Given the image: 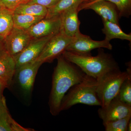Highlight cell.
Masks as SVG:
<instances>
[{
  "mask_svg": "<svg viewBox=\"0 0 131 131\" xmlns=\"http://www.w3.org/2000/svg\"><path fill=\"white\" fill-rule=\"evenodd\" d=\"M31 0H0V6L13 12L19 5L28 3Z\"/></svg>",
  "mask_w": 131,
  "mask_h": 131,
  "instance_id": "24",
  "label": "cell"
},
{
  "mask_svg": "<svg viewBox=\"0 0 131 131\" xmlns=\"http://www.w3.org/2000/svg\"><path fill=\"white\" fill-rule=\"evenodd\" d=\"M32 39L26 31L14 27L4 38L5 50L14 57L21 52Z\"/></svg>",
  "mask_w": 131,
  "mask_h": 131,
  "instance_id": "10",
  "label": "cell"
},
{
  "mask_svg": "<svg viewBox=\"0 0 131 131\" xmlns=\"http://www.w3.org/2000/svg\"><path fill=\"white\" fill-rule=\"evenodd\" d=\"M6 88H7V87L5 83L0 80V95H3V91Z\"/></svg>",
  "mask_w": 131,
  "mask_h": 131,
  "instance_id": "28",
  "label": "cell"
},
{
  "mask_svg": "<svg viewBox=\"0 0 131 131\" xmlns=\"http://www.w3.org/2000/svg\"><path fill=\"white\" fill-rule=\"evenodd\" d=\"M117 96L124 103L131 106V76L122 82Z\"/></svg>",
  "mask_w": 131,
  "mask_h": 131,
  "instance_id": "23",
  "label": "cell"
},
{
  "mask_svg": "<svg viewBox=\"0 0 131 131\" xmlns=\"http://www.w3.org/2000/svg\"><path fill=\"white\" fill-rule=\"evenodd\" d=\"M57 63L52 77L49 105L50 112L57 116L64 96L71 87L84 79L86 74L77 66L65 59L62 55L57 58Z\"/></svg>",
  "mask_w": 131,
  "mask_h": 131,
  "instance_id": "1",
  "label": "cell"
},
{
  "mask_svg": "<svg viewBox=\"0 0 131 131\" xmlns=\"http://www.w3.org/2000/svg\"><path fill=\"white\" fill-rule=\"evenodd\" d=\"M103 27V33L105 35V39L110 42L114 39H119L131 41V34L126 33L122 30L119 25L107 20L102 19Z\"/></svg>",
  "mask_w": 131,
  "mask_h": 131,
  "instance_id": "15",
  "label": "cell"
},
{
  "mask_svg": "<svg viewBox=\"0 0 131 131\" xmlns=\"http://www.w3.org/2000/svg\"><path fill=\"white\" fill-rule=\"evenodd\" d=\"M62 55L80 68L86 75L96 79L108 71L119 68L113 57L103 51H99L95 56L81 55L66 50Z\"/></svg>",
  "mask_w": 131,
  "mask_h": 131,
  "instance_id": "2",
  "label": "cell"
},
{
  "mask_svg": "<svg viewBox=\"0 0 131 131\" xmlns=\"http://www.w3.org/2000/svg\"><path fill=\"white\" fill-rule=\"evenodd\" d=\"M4 39V38L0 36V53L5 50Z\"/></svg>",
  "mask_w": 131,
  "mask_h": 131,
  "instance_id": "27",
  "label": "cell"
},
{
  "mask_svg": "<svg viewBox=\"0 0 131 131\" xmlns=\"http://www.w3.org/2000/svg\"><path fill=\"white\" fill-rule=\"evenodd\" d=\"M8 112L5 97L3 95H0V115Z\"/></svg>",
  "mask_w": 131,
  "mask_h": 131,
  "instance_id": "26",
  "label": "cell"
},
{
  "mask_svg": "<svg viewBox=\"0 0 131 131\" xmlns=\"http://www.w3.org/2000/svg\"><path fill=\"white\" fill-rule=\"evenodd\" d=\"M42 64L35 60L16 69L9 88L24 102L30 100L36 75Z\"/></svg>",
  "mask_w": 131,
  "mask_h": 131,
  "instance_id": "4",
  "label": "cell"
},
{
  "mask_svg": "<svg viewBox=\"0 0 131 131\" xmlns=\"http://www.w3.org/2000/svg\"><path fill=\"white\" fill-rule=\"evenodd\" d=\"M13 57L5 50L0 53V80L9 88L16 70Z\"/></svg>",
  "mask_w": 131,
  "mask_h": 131,
  "instance_id": "14",
  "label": "cell"
},
{
  "mask_svg": "<svg viewBox=\"0 0 131 131\" xmlns=\"http://www.w3.org/2000/svg\"><path fill=\"white\" fill-rule=\"evenodd\" d=\"M83 9H91L103 19L119 25V14L117 6L112 3L101 1L92 3H82L78 7V11Z\"/></svg>",
  "mask_w": 131,
  "mask_h": 131,
  "instance_id": "12",
  "label": "cell"
},
{
  "mask_svg": "<svg viewBox=\"0 0 131 131\" xmlns=\"http://www.w3.org/2000/svg\"><path fill=\"white\" fill-rule=\"evenodd\" d=\"M101 1H106L112 3L117 6L120 18L129 17L131 14V0H93L85 3H92Z\"/></svg>",
  "mask_w": 131,
  "mask_h": 131,
  "instance_id": "22",
  "label": "cell"
},
{
  "mask_svg": "<svg viewBox=\"0 0 131 131\" xmlns=\"http://www.w3.org/2000/svg\"><path fill=\"white\" fill-rule=\"evenodd\" d=\"M60 16L42 19L26 30L32 39L54 36L61 31Z\"/></svg>",
  "mask_w": 131,
  "mask_h": 131,
  "instance_id": "11",
  "label": "cell"
},
{
  "mask_svg": "<svg viewBox=\"0 0 131 131\" xmlns=\"http://www.w3.org/2000/svg\"><path fill=\"white\" fill-rule=\"evenodd\" d=\"M105 48L112 50L113 46L110 42L104 39L101 41L93 40L89 36L80 32L66 48V50L81 55H91L92 50Z\"/></svg>",
  "mask_w": 131,
  "mask_h": 131,
  "instance_id": "7",
  "label": "cell"
},
{
  "mask_svg": "<svg viewBox=\"0 0 131 131\" xmlns=\"http://www.w3.org/2000/svg\"><path fill=\"white\" fill-rule=\"evenodd\" d=\"M82 3H88L92 1L93 0H82Z\"/></svg>",
  "mask_w": 131,
  "mask_h": 131,
  "instance_id": "30",
  "label": "cell"
},
{
  "mask_svg": "<svg viewBox=\"0 0 131 131\" xmlns=\"http://www.w3.org/2000/svg\"><path fill=\"white\" fill-rule=\"evenodd\" d=\"M131 119L129 121V123H128V125H127V131H131Z\"/></svg>",
  "mask_w": 131,
  "mask_h": 131,
  "instance_id": "29",
  "label": "cell"
},
{
  "mask_svg": "<svg viewBox=\"0 0 131 131\" xmlns=\"http://www.w3.org/2000/svg\"><path fill=\"white\" fill-rule=\"evenodd\" d=\"M47 8L38 4L25 3L19 5L13 12L15 14H26L45 18L47 13Z\"/></svg>",
  "mask_w": 131,
  "mask_h": 131,
  "instance_id": "17",
  "label": "cell"
},
{
  "mask_svg": "<svg viewBox=\"0 0 131 131\" xmlns=\"http://www.w3.org/2000/svg\"><path fill=\"white\" fill-rule=\"evenodd\" d=\"M44 17L13 13L14 27L27 30Z\"/></svg>",
  "mask_w": 131,
  "mask_h": 131,
  "instance_id": "18",
  "label": "cell"
},
{
  "mask_svg": "<svg viewBox=\"0 0 131 131\" xmlns=\"http://www.w3.org/2000/svg\"><path fill=\"white\" fill-rule=\"evenodd\" d=\"M76 6L68 9L60 15L61 31L70 37L74 38L80 32V21L78 17V8Z\"/></svg>",
  "mask_w": 131,
  "mask_h": 131,
  "instance_id": "13",
  "label": "cell"
},
{
  "mask_svg": "<svg viewBox=\"0 0 131 131\" xmlns=\"http://www.w3.org/2000/svg\"><path fill=\"white\" fill-rule=\"evenodd\" d=\"M98 113L103 122L112 121L131 115V106L115 96L105 107H101Z\"/></svg>",
  "mask_w": 131,
  "mask_h": 131,
  "instance_id": "9",
  "label": "cell"
},
{
  "mask_svg": "<svg viewBox=\"0 0 131 131\" xmlns=\"http://www.w3.org/2000/svg\"><path fill=\"white\" fill-rule=\"evenodd\" d=\"M59 1V0H31L28 3L39 4L48 8L54 6Z\"/></svg>",
  "mask_w": 131,
  "mask_h": 131,
  "instance_id": "25",
  "label": "cell"
},
{
  "mask_svg": "<svg viewBox=\"0 0 131 131\" xmlns=\"http://www.w3.org/2000/svg\"><path fill=\"white\" fill-rule=\"evenodd\" d=\"M131 76V74L126 71H121L118 68L108 71L96 79V93L101 104V107H105L117 96L122 82Z\"/></svg>",
  "mask_w": 131,
  "mask_h": 131,
  "instance_id": "5",
  "label": "cell"
},
{
  "mask_svg": "<svg viewBox=\"0 0 131 131\" xmlns=\"http://www.w3.org/2000/svg\"><path fill=\"white\" fill-rule=\"evenodd\" d=\"M82 0H59L52 7L47 8L46 18H51L59 16L61 14L68 9L76 6H79Z\"/></svg>",
  "mask_w": 131,
  "mask_h": 131,
  "instance_id": "16",
  "label": "cell"
},
{
  "mask_svg": "<svg viewBox=\"0 0 131 131\" xmlns=\"http://www.w3.org/2000/svg\"><path fill=\"white\" fill-rule=\"evenodd\" d=\"M74 38L68 37L60 31L51 38L36 60L42 63L51 62L62 55Z\"/></svg>",
  "mask_w": 131,
  "mask_h": 131,
  "instance_id": "6",
  "label": "cell"
},
{
  "mask_svg": "<svg viewBox=\"0 0 131 131\" xmlns=\"http://www.w3.org/2000/svg\"><path fill=\"white\" fill-rule=\"evenodd\" d=\"M131 115L122 118L103 122L106 131H127V125L131 119Z\"/></svg>",
  "mask_w": 131,
  "mask_h": 131,
  "instance_id": "21",
  "label": "cell"
},
{
  "mask_svg": "<svg viewBox=\"0 0 131 131\" xmlns=\"http://www.w3.org/2000/svg\"><path fill=\"white\" fill-rule=\"evenodd\" d=\"M17 123L11 117L9 112L0 115V131H30Z\"/></svg>",
  "mask_w": 131,
  "mask_h": 131,
  "instance_id": "20",
  "label": "cell"
},
{
  "mask_svg": "<svg viewBox=\"0 0 131 131\" xmlns=\"http://www.w3.org/2000/svg\"><path fill=\"white\" fill-rule=\"evenodd\" d=\"M13 12L0 6V36L5 38L14 27Z\"/></svg>",
  "mask_w": 131,
  "mask_h": 131,
  "instance_id": "19",
  "label": "cell"
},
{
  "mask_svg": "<svg viewBox=\"0 0 131 131\" xmlns=\"http://www.w3.org/2000/svg\"><path fill=\"white\" fill-rule=\"evenodd\" d=\"M97 80L86 75L83 80L75 84L66 94L61 102L60 111L67 110L78 104L101 106L96 93Z\"/></svg>",
  "mask_w": 131,
  "mask_h": 131,
  "instance_id": "3",
  "label": "cell"
},
{
  "mask_svg": "<svg viewBox=\"0 0 131 131\" xmlns=\"http://www.w3.org/2000/svg\"><path fill=\"white\" fill-rule=\"evenodd\" d=\"M53 36L32 39L21 52L13 57L16 69L37 60L45 46Z\"/></svg>",
  "mask_w": 131,
  "mask_h": 131,
  "instance_id": "8",
  "label": "cell"
}]
</instances>
